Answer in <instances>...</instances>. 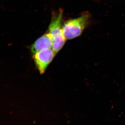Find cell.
<instances>
[{"mask_svg":"<svg viewBox=\"0 0 125 125\" xmlns=\"http://www.w3.org/2000/svg\"><path fill=\"white\" fill-rule=\"evenodd\" d=\"M55 55L52 48L44 49L33 54L36 66L41 74L45 72L47 66L52 62Z\"/></svg>","mask_w":125,"mask_h":125,"instance_id":"cell-3","label":"cell"},{"mask_svg":"<svg viewBox=\"0 0 125 125\" xmlns=\"http://www.w3.org/2000/svg\"><path fill=\"white\" fill-rule=\"evenodd\" d=\"M90 18V13L86 12L78 18L65 21L62 29L66 39H72L80 36L89 25Z\"/></svg>","mask_w":125,"mask_h":125,"instance_id":"cell-2","label":"cell"},{"mask_svg":"<svg viewBox=\"0 0 125 125\" xmlns=\"http://www.w3.org/2000/svg\"><path fill=\"white\" fill-rule=\"evenodd\" d=\"M53 39L51 35L45 33L37 39L31 46V50L33 54L44 49L52 48Z\"/></svg>","mask_w":125,"mask_h":125,"instance_id":"cell-4","label":"cell"},{"mask_svg":"<svg viewBox=\"0 0 125 125\" xmlns=\"http://www.w3.org/2000/svg\"><path fill=\"white\" fill-rule=\"evenodd\" d=\"M63 10L60 9L58 11L53 12L51 23L48 27V32L53 39L52 49L56 54L64 45L66 39L63 31L62 21Z\"/></svg>","mask_w":125,"mask_h":125,"instance_id":"cell-1","label":"cell"}]
</instances>
